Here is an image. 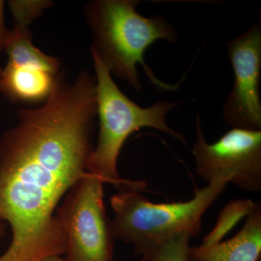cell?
<instances>
[{
    "mask_svg": "<svg viewBox=\"0 0 261 261\" xmlns=\"http://www.w3.org/2000/svg\"><path fill=\"white\" fill-rule=\"evenodd\" d=\"M2 70H3V68H0V79H1Z\"/></svg>",
    "mask_w": 261,
    "mask_h": 261,
    "instance_id": "16",
    "label": "cell"
},
{
    "mask_svg": "<svg viewBox=\"0 0 261 261\" xmlns=\"http://www.w3.org/2000/svg\"><path fill=\"white\" fill-rule=\"evenodd\" d=\"M138 0H95L87 4L85 16L91 30L94 51L111 73L125 81L137 91L142 89L137 64L143 67L159 91H176L180 83L160 80L146 64L144 56L159 39L174 43L178 33L161 15L146 18L137 11Z\"/></svg>",
    "mask_w": 261,
    "mask_h": 261,
    "instance_id": "2",
    "label": "cell"
},
{
    "mask_svg": "<svg viewBox=\"0 0 261 261\" xmlns=\"http://www.w3.org/2000/svg\"><path fill=\"white\" fill-rule=\"evenodd\" d=\"M8 5L13 15L15 25L28 27L34 19L42 14L44 10L51 6L53 2L47 0H12L8 2Z\"/></svg>",
    "mask_w": 261,
    "mask_h": 261,
    "instance_id": "12",
    "label": "cell"
},
{
    "mask_svg": "<svg viewBox=\"0 0 261 261\" xmlns=\"http://www.w3.org/2000/svg\"><path fill=\"white\" fill-rule=\"evenodd\" d=\"M104 184L86 173L57 208L66 238L67 261H113L115 239L103 200Z\"/></svg>",
    "mask_w": 261,
    "mask_h": 261,
    "instance_id": "5",
    "label": "cell"
},
{
    "mask_svg": "<svg viewBox=\"0 0 261 261\" xmlns=\"http://www.w3.org/2000/svg\"><path fill=\"white\" fill-rule=\"evenodd\" d=\"M4 1L0 0V53L5 49L10 29L5 27L4 20Z\"/></svg>",
    "mask_w": 261,
    "mask_h": 261,
    "instance_id": "13",
    "label": "cell"
},
{
    "mask_svg": "<svg viewBox=\"0 0 261 261\" xmlns=\"http://www.w3.org/2000/svg\"><path fill=\"white\" fill-rule=\"evenodd\" d=\"M5 50L9 64L21 68L42 70L56 75L61 72L58 58L47 56L34 45L28 27L13 25L7 39Z\"/></svg>",
    "mask_w": 261,
    "mask_h": 261,
    "instance_id": "10",
    "label": "cell"
},
{
    "mask_svg": "<svg viewBox=\"0 0 261 261\" xmlns=\"http://www.w3.org/2000/svg\"><path fill=\"white\" fill-rule=\"evenodd\" d=\"M234 75L224 106V121L232 128L261 130V20L227 44Z\"/></svg>",
    "mask_w": 261,
    "mask_h": 261,
    "instance_id": "7",
    "label": "cell"
},
{
    "mask_svg": "<svg viewBox=\"0 0 261 261\" xmlns=\"http://www.w3.org/2000/svg\"><path fill=\"white\" fill-rule=\"evenodd\" d=\"M56 76L44 70L7 63L2 70L0 92L13 102L45 101L50 94Z\"/></svg>",
    "mask_w": 261,
    "mask_h": 261,
    "instance_id": "9",
    "label": "cell"
},
{
    "mask_svg": "<svg viewBox=\"0 0 261 261\" xmlns=\"http://www.w3.org/2000/svg\"><path fill=\"white\" fill-rule=\"evenodd\" d=\"M227 184L220 178L196 189L191 200L172 203H153L146 199L140 193L145 188L144 181L121 187L111 198L113 237L132 245L140 260L174 235L187 233L195 238L202 231V216Z\"/></svg>",
    "mask_w": 261,
    "mask_h": 261,
    "instance_id": "3",
    "label": "cell"
},
{
    "mask_svg": "<svg viewBox=\"0 0 261 261\" xmlns=\"http://www.w3.org/2000/svg\"><path fill=\"white\" fill-rule=\"evenodd\" d=\"M97 114L96 80L61 71L37 108H20L0 137V221L12 239L0 261H42L65 253L56 217L63 197L87 173Z\"/></svg>",
    "mask_w": 261,
    "mask_h": 261,
    "instance_id": "1",
    "label": "cell"
},
{
    "mask_svg": "<svg viewBox=\"0 0 261 261\" xmlns=\"http://www.w3.org/2000/svg\"><path fill=\"white\" fill-rule=\"evenodd\" d=\"M195 125L197 139L192 152L197 174L207 184L224 178L245 191H261V130L232 128L209 144L200 115Z\"/></svg>",
    "mask_w": 261,
    "mask_h": 261,
    "instance_id": "6",
    "label": "cell"
},
{
    "mask_svg": "<svg viewBox=\"0 0 261 261\" xmlns=\"http://www.w3.org/2000/svg\"><path fill=\"white\" fill-rule=\"evenodd\" d=\"M5 233V224L0 221V242L4 238Z\"/></svg>",
    "mask_w": 261,
    "mask_h": 261,
    "instance_id": "14",
    "label": "cell"
},
{
    "mask_svg": "<svg viewBox=\"0 0 261 261\" xmlns=\"http://www.w3.org/2000/svg\"><path fill=\"white\" fill-rule=\"evenodd\" d=\"M90 53L95 70L99 129L97 145L87 160V172L118 189L136 185L138 181L123 179L118 174L117 162L122 147L132 133L145 127L161 130L187 147L184 135L166 121L168 113L181 102L161 100L149 107H141L118 88L99 56Z\"/></svg>",
    "mask_w": 261,
    "mask_h": 261,
    "instance_id": "4",
    "label": "cell"
},
{
    "mask_svg": "<svg viewBox=\"0 0 261 261\" xmlns=\"http://www.w3.org/2000/svg\"><path fill=\"white\" fill-rule=\"evenodd\" d=\"M191 237L179 233L164 240L140 261H189Z\"/></svg>",
    "mask_w": 261,
    "mask_h": 261,
    "instance_id": "11",
    "label": "cell"
},
{
    "mask_svg": "<svg viewBox=\"0 0 261 261\" xmlns=\"http://www.w3.org/2000/svg\"><path fill=\"white\" fill-rule=\"evenodd\" d=\"M42 261H67L65 259L60 256H50L48 257L47 258L44 259Z\"/></svg>",
    "mask_w": 261,
    "mask_h": 261,
    "instance_id": "15",
    "label": "cell"
},
{
    "mask_svg": "<svg viewBox=\"0 0 261 261\" xmlns=\"http://www.w3.org/2000/svg\"><path fill=\"white\" fill-rule=\"evenodd\" d=\"M261 206L254 204L242 229L226 241L190 247L189 261H260Z\"/></svg>",
    "mask_w": 261,
    "mask_h": 261,
    "instance_id": "8",
    "label": "cell"
}]
</instances>
